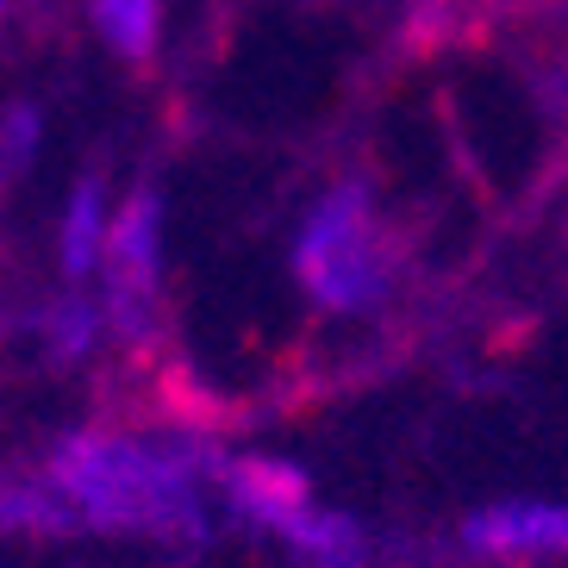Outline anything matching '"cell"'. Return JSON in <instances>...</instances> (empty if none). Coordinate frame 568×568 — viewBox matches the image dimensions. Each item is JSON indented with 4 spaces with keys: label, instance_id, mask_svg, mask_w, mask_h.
<instances>
[{
    "label": "cell",
    "instance_id": "obj_7",
    "mask_svg": "<svg viewBox=\"0 0 568 568\" xmlns=\"http://www.w3.org/2000/svg\"><path fill=\"white\" fill-rule=\"evenodd\" d=\"M101 182H82L75 187V201H69V219H63V268L69 275H88L94 251H101Z\"/></svg>",
    "mask_w": 568,
    "mask_h": 568
},
{
    "label": "cell",
    "instance_id": "obj_3",
    "mask_svg": "<svg viewBox=\"0 0 568 568\" xmlns=\"http://www.w3.org/2000/svg\"><path fill=\"white\" fill-rule=\"evenodd\" d=\"M156 232H163V201H156V187H144V194H132L125 201V213L106 225V263H113V294H119V313L144 318V301L156 294V263H163V244H156Z\"/></svg>",
    "mask_w": 568,
    "mask_h": 568
},
{
    "label": "cell",
    "instance_id": "obj_9",
    "mask_svg": "<svg viewBox=\"0 0 568 568\" xmlns=\"http://www.w3.org/2000/svg\"><path fill=\"white\" fill-rule=\"evenodd\" d=\"M544 101H550V113H562V119H568V63L556 69L550 82H544Z\"/></svg>",
    "mask_w": 568,
    "mask_h": 568
},
{
    "label": "cell",
    "instance_id": "obj_8",
    "mask_svg": "<svg viewBox=\"0 0 568 568\" xmlns=\"http://www.w3.org/2000/svg\"><path fill=\"white\" fill-rule=\"evenodd\" d=\"M63 494H38V487H0V525H69Z\"/></svg>",
    "mask_w": 568,
    "mask_h": 568
},
{
    "label": "cell",
    "instance_id": "obj_4",
    "mask_svg": "<svg viewBox=\"0 0 568 568\" xmlns=\"http://www.w3.org/2000/svg\"><path fill=\"white\" fill-rule=\"evenodd\" d=\"M475 550H506V556H550L568 550V506H537V500H506L468 518Z\"/></svg>",
    "mask_w": 568,
    "mask_h": 568
},
{
    "label": "cell",
    "instance_id": "obj_6",
    "mask_svg": "<svg viewBox=\"0 0 568 568\" xmlns=\"http://www.w3.org/2000/svg\"><path fill=\"white\" fill-rule=\"evenodd\" d=\"M156 13H163V0H94V19H101L106 44H113L119 57H132V63H151Z\"/></svg>",
    "mask_w": 568,
    "mask_h": 568
},
{
    "label": "cell",
    "instance_id": "obj_5",
    "mask_svg": "<svg viewBox=\"0 0 568 568\" xmlns=\"http://www.w3.org/2000/svg\"><path fill=\"white\" fill-rule=\"evenodd\" d=\"M225 487H232V500L244 506V513H256L263 525H282V518L313 506L306 475H294V468H282V463H232L225 468Z\"/></svg>",
    "mask_w": 568,
    "mask_h": 568
},
{
    "label": "cell",
    "instance_id": "obj_1",
    "mask_svg": "<svg viewBox=\"0 0 568 568\" xmlns=\"http://www.w3.org/2000/svg\"><path fill=\"white\" fill-rule=\"evenodd\" d=\"M57 494L75 518L125 525V531H194L201 506L169 456L125 444V437H75L57 450Z\"/></svg>",
    "mask_w": 568,
    "mask_h": 568
},
{
    "label": "cell",
    "instance_id": "obj_2",
    "mask_svg": "<svg viewBox=\"0 0 568 568\" xmlns=\"http://www.w3.org/2000/svg\"><path fill=\"white\" fill-rule=\"evenodd\" d=\"M294 268H301L306 294L332 313H363V306L382 301L387 244L375 213H368V194L356 182L332 187L313 206V219L301 225V244H294Z\"/></svg>",
    "mask_w": 568,
    "mask_h": 568
}]
</instances>
